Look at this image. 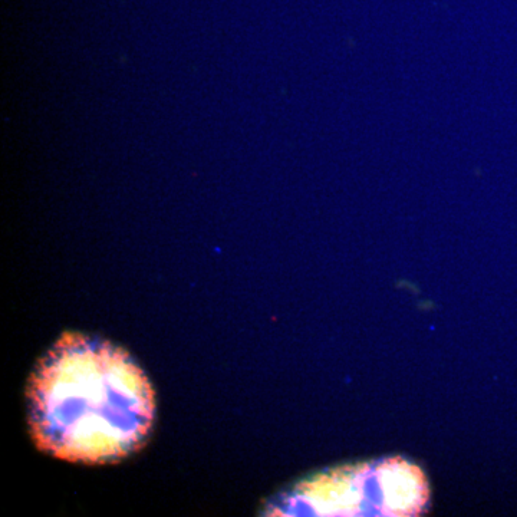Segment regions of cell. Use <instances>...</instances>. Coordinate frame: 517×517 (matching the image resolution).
<instances>
[{
    "label": "cell",
    "mask_w": 517,
    "mask_h": 517,
    "mask_svg": "<svg viewBox=\"0 0 517 517\" xmlns=\"http://www.w3.org/2000/svg\"><path fill=\"white\" fill-rule=\"evenodd\" d=\"M28 423L42 453L69 463H115L146 444L156 418L153 385L125 349L65 332L38 362Z\"/></svg>",
    "instance_id": "obj_1"
}]
</instances>
